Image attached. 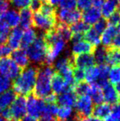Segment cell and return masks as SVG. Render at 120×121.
Here are the masks:
<instances>
[{
	"mask_svg": "<svg viewBox=\"0 0 120 121\" xmlns=\"http://www.w3.org/2000/svg\"><path fill=\"white\" fill-rule=\"evenodd\" d=\"M20 15V25L21 28L24 29H28V28H31V26L32 25V11L30 9L25 8L23 9H21V11L19 12Z\"/></svg>",
	"mask_w": 120,
	"mask_h": 121,
	"instance_id": "cb8c5ba5",
	"label": "cell"
},
{
	"mask_svg": "<svg viewBox=\"0 0 120 121\" xmlns=\"http://www.w3.org/2000/svg\"><path fill=\"white\" fill-rule=\"evenodd\" d=\"M10 3L18 9H23L28 8V5H30L31 0H10Z\"/></svg>",
	"mask_w": 120,
	"mask_h": 121,
	"instance_id": "60d3db41",
	"label": "cell"
},
{
	"mask_svg": "<svg viewBox=\"0 0 120 121\" xmlns=\"http://www.w3.org/2000/svg\"><path fill=\"white\" fill-rule=\"evenodd\" d=\"M116 93H117L118 96H119V100H120V83L116 84Z\"/></svg>",
	"mask_w": 120,
	"mask_h": 121,
	"instance_id": "816d5d0a",
	"label": "cell"
},
{
	"mask_svg": "<svg viewBox=\"0 0 120 121\" xmlns=\"http://www.w3.org/2000/svg\"><path fill=\"white\" fill-rule=\"evenodd\" d=\"M73 91L77 94V96H83V95H90V85L87 82H80L76 84L73 88Z\"/></svg>",
	"mask_w": 120,
	"mask_h": 121,
	"instance_id": "d6a6232c",
	"label": "cell"
},
{
	"mask_svg": "<svg viewBox=\"0 0 120 121\" xmlns=\"http://www.w3.org/2000/svg\"><path fill=\"white\" fill-rule=\"evenodd\" d=\"M0 121H7L5 119H4L2 116H0Z\"/></svg>",
	"mask_w": 120,
	"mask_h": 121,
	"instance_id": "db71d44e",
	"label": "cell"
},
{
	"mask_svg": "<svg viewBox=\"0 0 120 121\" xmlns=\"http://www.w3.org/2000/svg\"><path fill=\"white\" fill-rule=\"evenodd\" d=\"M96 47L88 43L86 41H80L73 44L71 48V55L73 56L82 55V54H93Z\"/></svg>",
	"mask_w": 120,
	"mask_h": 121,
	"instance_id": "7c38bea8",
	"label": "cell"
},
{
	"mask_svg": "<svg viewBox=\"0 0 120 121\" xmlns=\"http://www.w3.org/2000/svg\"><path fill=\"white\" fill-rule=\"evenodd\" d=\"M67 44V43L63 40L61 38H59L58 39L47 45L48 50H47L45 65L53 66L54 60L66 48Z\"/></svg>",
	"mask_w": 120,
	"mask_h": 121,
	"instance_id": "8992f818",
	"label": "cell"
},
{
	"mask_svg": "<svg viewBox=\"0 0 120 121\" xmlns=\"http://www.w3.org/2000/svg\"><path fill=\"white\" fill-rule=\"evenodd\" d=\"M12 49L9 48L8 44H0V59L2 58H5V57L11 55Z\"/></svg>",
	"mask_w": 120,
	"mask_h": 121,
	"instance_id": "f6af8a7d",
	"label": "cell"
},
{
	"mask_svg": "<svg viewBox=\"0 0 120 121\" xmlns=\"http://www.w3.org/2000/svg\"><path fill=\"white\" fill-rule=\"evenodd\" d=\"M9 5L10 2L8 0H0V14H4L8 10Z\"/></svg>",
	"mask_w": 120,
	"mask_h": 121,
	"instance_id": "7dc6e473",
	"label": "cell"
},
{
	"mask_svg": "<svg viewBox=\"0 0 120 121\" xmlns=\"http://www.w3.org/2000/svg\"><path fill=\"white\" fill-rule=\"evenodd\" d=\"M73 110L71 107H61L58 108L57 119L58 121L67 120L72 116Z\"/></svg>",
	"mask_w": 120,
	"mask_h": 121,
	"instance_id": "e575fe53",
	"label": "cell"
},
{
	"mask_svg": "<svg viewBox=\"0 0 120 121\" xmlns=\"http://www.w3.org/2000/svg\"><path fill=\"white\" fill-rule=\"evenodd\" d=\"M55 70L53 66L44 65L40 67L32 94L39 99H44L51 91V79Z\"/></svg>",
	"mask_w": 120,
	"mask_h": 121,
	"instance_id": "7a4b0ae2",
	"label": "cell"
},
{
	"mask_svg": "<svg viewBox=\"0 0 120 121\" xmlns=\"http://www.w3.org/2000/svg\"><path fill=\"white\" fill-rule=\"evenodd\" d=\"M43 3L42 0H31L30 3V9L34 12H37L39 11V9L41 8Z\"/></svg>",
	"mask_w": 120,
	"mask_h": 121,
	"instance_id": "bcb514c9",
	"label": "cell"
},
{
	"mask_svg": "<svg viewBox=\"0 0 120 121\" xmlns=\"http://www.w3.org/2000/svg\"><path fill=\"white\" fill-rule=\"evenodd\" d=\"M57 21L58 23L70 25L80 21L82 13L79 9H60L57 12Z\"/></svg>",
	"mask_w": 120,
	"mask_h": 121,
	"instance_id": "9c48e42d",
	"label": "cell"
},
{
	"mask_svg": "<svg viewBox=\"0 0 120 121\" xmlns=\"http://www.w3.org/2000/svg\"><path fill=\"white\" fill-rule=\"evenodd\" d=\"M112 111V106L107 103H102L93 107V114L95 117L99 119L104 118L111 113Z\"/></svg>",
	"mask_w": 120,
	"mask_h": 121,
	"instance_id": "603a6c76",
	"label": "cell"
},
{
	"mask_svg": "<svg viewBox=\"0 0 120 121\" xmlns=\"http://www.w3.org/2000/svg\"><path fill=\"white\" fill-rule=\"evenodd\" d=\"M74 68L81 69L88 68L94 66L95 60L93 54H82V55L73 56Z\"/></svg>",
	"mask_w": 120,
	"mask_h": 121,
	"instance_id": "8fae6325",
	"label": "cell"
},
{
	"mask_svg": "<svg viewBox=\"0 0 120 121\" xmlns=\"http://www.w3.org/2000/svg\"><path fill=\"white\" fill-rule=\"evenodd\" d=\"M21 69L12 58L8 57L0 59V74L10 79H15L20 74Z\"/></svg>",
	"mask_w": 120,
	"mask_h": 121,
	"instance_id": "ba28073f",
	"label": "cell"
},
{
	"mask_svg": "<svg viewBox=\"0 0 120 121\" xmlns=\"http://www.w3.org/2000/svg\"><path fill=\"white\" fill-rule=\"evenodd\" d=\"M26 50L30 62L39 67L45 65L48 46L44 39V33L37 35L36 39Z\"/></svg>",
	"mask_w": 120,
	"mask_h": 121,
	"instance_id": "3957f363",
	"label": "cell"
},
{
	"mask_svg": "<svg viewBox=\"0 0 120 121\" xmlns=\"http://www.w3.org/2000/svg\"><path fill=\"white\" fill-rule=\"evenodd\" d=\"M40 13L48 17L57 18V10L54 6L52 5L48 2H43L41 6L38 11Z\"/></svg>",
	"mask_w": 120,
	"mask_h": 121,
	"instance_id": "1f68e13d",
	"label": "cell"
},
{
	"mask_svg": "<svg viewBox=\"0 0 120 121\" xmlns=\"http://www.w3.org/2000/svg\"><path fill=\"white\" fill-rule=\"evenodd\" d=\"M9 108L12 120L21 121L27 112V98L24 96H17Z\"/></svg>",
	"mask_w": 120,
	"mask_h": 121,
	"instance_id": "52a82bcc",
	"label": "cell"
},
{
	"mask_svg": "<svg viewBox=\"0 0 120 121\" xmlns=\"http://www.w3.org/2000/svg\"><path fill=\"white\" fill-rule=\"evenodd\" d=\"M11 57H12V60L21 70L27 68L30 64V60L28 57L27 53L23 49L15 50L13 52L11 53Z\"/></svg>",
	"mask_w": 120,
	"mask_h": 121,
	"instance_id": "9a60e30c",
	"label": "cell"
},
{
	"mask_svg": "<svg viewBox=\"0 0 120 121\" xmlns=\"http://www.w3.org/2000/svg\"><path fill=\"white\" fill-rule=\"evenodd\" d=\"M107 22H108V24H109V25H112V26H116V25H119L120 22V11L119 9H117L107 19Z\"/></svg>",
	"mask_w": 120,
	"mask_h": 121,
	"instance_id": "ee69618b",
	"label": "cell"
},
{
	"mask_svg": "<svg viewBox=\"0 0 120 121\" xmlns=\"http://www.w3.org/2000/svg\"><path fill=\"white\" fill-rule=\"evenodd\" d=\"M11 85V81L8 78L0 74V94L7 91Z\"/></svg>",
	"mask_w": 120,
	"mask_h": 121,
	"instance_id": "ab89813d",
	"label": "cell"
},
{
	"mask_svg": "<svg viewBox=\"0 0 120 121\" xmlns=\"http://www.w3.org/2000/svg\"><path fill=\"white\" fill-rule=\"evenodd\" d=\"M74 106L76 107V116L80 120L89 117L93 113V101L89 95L79 96Z\"/></svg>",
	"mask_w": 120,
	"mask_h": 121,
	"instance_id": "5b68a950",
	"label": "cell"
},
{
	"mask_svg": "<svg viewBox=\"0 0 120 121\" xmlns=\"http://www.w3.org/2000/svg\"><path fill=\"white\" fill-rule=\"evenodd\" d=\"M23 35L22 28H14L8 38V45L11 49L17 50L21 45V38Z\"/></svg>",
	"mask_w": 120,
	"mask_h": 121,
	"instance_id": "e0dca14e",
	"label": "cell"
},
{
	"mask_svg": "<svg viewBox=\"0 0 120 121\" xmlns=\"http://www.w3.org/2000/svg\"><path fill=\"white\" fill-rule=\"evenodd\" d=\"M94 0H77V5L79 10L85 11L92 7Z\"/></svg>",
	"mask_w": 120,
	"mask_h": 121,
	"instance_id": "7bdbcfd3",
	"label": "cell"
},
{
	"mask_svg": "<svg viewBox=\"0 0 120 121\" xmlns=\"http://www.w3.org/2000/svg\"><path fill=\"white\" fill-rule=\"evenodd\" d=\"M45 107V103L43 100L37 98L31 94L27 98V112L29 116L34 118H40Z\"/></svg>",
	"mask_w": 120,
	"mask_h": 121,
	"instance_id": "30bf717a",
	"label": "cell"
},
{
	"mask_svg": "<svg viewBox=\"0 0 120 121\" xmlns=\"http://www.w3.org/2000/svg\"><path fill=\"white\" fill-rule=\"evenodd\" d=\"M32 25L34 28L42 30L44 33H47L54 29L58 25V21L57 18L45 16L39 12H37L33 15Z\"/></svg>",
	"mask_w": 120,
	"mask_h": 121,
	"instance_id": "277c9868",
	"label": "cell"
},
{
	"mask_svg": "<svg viewBox=\"0 0 120 121\" xmlns=\"http://www.w3.org/2000/svg\"><path fill=\"white\" fill-rule=\"evenodd\" d=\"M107 60L106 65L114 66H120V48H106Z\"/></svg>",
	"mask_w": 120,
	"mask_h": 121,
	"instance_id": "484cf974",
	"label": "cell"
},
{
	"mask_svg": "<svg viewBox=\"0 0 120 121\" xmlns=\"http://www.w3.org/2000/svg\"><path fill=\"white\" fill-rule=\"evenodd\" d=\"M70 28L73 34H81L84 35L90 29V25L86 24L83 21H78L76 23L71 25Z\"/></svg>",
	"mask_w": 120,
	"mask_h": 121,
	"instance_id": "836d02e7",
	"label": "cell"
},
{
	"mask_svg": "<svg viewBox=\"0 0 120 121\" xmlns=\"http://www.w3.org/2000/svg\"><path fill=\"white\" fill-rule=\"evenodd\" d=\"M77 94L74 93L73 89H68L64 93L59 94L58 97V102L61 107H71L74 106L76 101H77Z\"/></svg>",
	"mask_w": 120,
	"mask_h": 121,
	"instance_id": "5bb4252c",
	"label": "cell"
},
{
	"mask_svg": "<svg viewBox=\"0 0 120 121\" xmlns=\"http://www.w3.org/2000/svg\"><path fill=\"white\" fill-rule=\"evenodd\" d=\"M102 91H103L104 100H106L107 104L112 105V106H115V105H117L120 103L119 96L112 84L108 83L106 86H104L102 88Z\"/></svg>",
	"mask_w": 120,
	"mask_h": 121,
	"instance_id": "4fadbf2b",
	"label": "cell"
},
{
	"mask_svg": "<svg viewBox=\"0 0 120 121\" xmlns=\"http://www.w3.org/2000/svg\"><path fill=\"white\" fill-rule=\"evenodd\" d=\"M37 38V32L36 31L33 29V28H29L25 31L23 33L22 38H21V49H27L31 44H32L34 40Z\"/></svg>",
	"mask_w": 120,
	"mask_h": 121,
	"instance_id": "7402d4cb",
	"label": "cell"
},
{
	"mask_svg": "<svg viewBox=\"0 0 120 121\" xmlns=\"http://www.w3.org/2000/svg\"><path fill=\"white\" fill-rule=\"evenodd\" d=\"M118 2L117 0H106L102 6V12L104 18H109L114 12L118 9Z\"/></svg>",
	"mask_w": 120,
	"mask_h": 121,
	"instance_id": "d4e9b609",
	"label": "cell"
},
{
	"mask_svg": "<svg viewBox=\"0 0 120 121\" xmlns=\"http://www.w3.org/2000/svg\"><path fill=\"white\" fill-rule=\"evenodd\" d=\"M117 2H118V5H119L118 9H120V0H117Z\"/></svg>",
	"mask_w": 120,
	"mask_h": 121,
	"instance_id": "9f6ffc18",
	"label": "cell"
},
{
	"mask_svg": "<svg viewBox=\"0 0 120 121\" xmlns=\"http://www.w3.org/2000/svg\"><path fill=\"white\" fill-rule=\"evenodd\" d=\"M74 78L75 84L83 82L85 79V71L84 69L74 68Z\"/></svg>",
	"mask_w": 120,
	"mask_h": 121,
	"instance_id": "f35d334b",
	"label": "cell"
},
{
	"mask_svg": "<svg viewBox=\"0 0 120 121\" xmlns=\"http://www.w3.org/2000/svg\"><path fill=\"white\" fill-rule=\"evenodd\" d=\"M89 96L91 97L92 101H93L94 104H96V105L102 104L104 100L102 88L95 83L91 84L90 85V92Z\"/></svg>",
	"mask_w": 120,
	"mask_h": 121,
	"instance_id": "4316f807",
	"label": "cell"
},
{
	"mask_svg": "<svg viewBox=\"0 0 120 121\" xmlns=\"http://www.w3.org/2000/svg\"><path fill=\"white\" fill-rule=\"evenodd\" d=\"M39 68V66L31 65L21 70L20 74L12 84L13 91L15 94L28 97L33 93Z\"/></svg>",
	"mask_w": 120,
	"mask_h": 121,
	"instance_id": "6da1fadb",
	"label": "cell"
},
{
	"mask_svg": "<svg viewBox=\"0 0 120 121\" xmlns=\"http://www.w3.org/2000/svg\"><path fill=\"white\" fill-rule=\"evenodd\" d=\"M80 121H103V120L95 117L89 116V117H84V118H82Z\"/></svg>",
	"mask_w": 120,
	"mask_h": 121,
	"instance_id": "681fc988",
	"label": "cell"
},
{
	"mask_svg": "<svg viewBox=\"0 0 120 121\" xmlns=\"http://www.w3.org/2000/svg\"><path fill=\"white\" fill-rule=\"evenodd\" d=\"M110 47L116 48H120V35H117L116 36V38L114 39V40H113Z\"/></svg>",
	"mask_w": 120,
	"mask_h": 121,
	"instance_id": "c3c4849f",
	"label": "cell"
},
{
	"mask_svg": "<svg viewBox=\"0 0 120 121\" xmlns=\"http://www.w3.org/2000/svg\"><path fill=\"white\" fill-rule=\"evenodd\" d=\"M51 89L54 91V94H61L70 89V87H68L64 78L58 72H55L51 79Z\"/></svg>",
	"mask_w": 120,
	"mask_h": 121,
	"instance_id": "2e32d148",
	"label": "cell"
},
{
	"mask_svg": "<svg viewBox=\"0 0 120 121\" xmlns=\"http://www.w3.org/2000/svg\"><path fill=\"white\" fill-rule=\"evenodd\" d=\"M116 107H117V109L119 110V112H120V103H119V104H117V105H116Z\"/></svg>",
	"mask_w": 120,
	"mask_h": 121,
	"instance_id": "11a10c76",
	"label": "cell"
},
{
	"mask_svg": "<svg viewBox=\"0 0 120 121\" xmlns=\"http://www.w3.org/2000/svg\"><path fill=\"white\" fill-rule=\"evenodd\" d=\"M118 29L116 26H112L109 25V27L106 28L104 32L102 34V38H101V42L103 44V46L106 48H109L111 46L113 40L116 36L118 35Z\"/></svg>",
	"mask_w": 120,
	"mask_h": 121,
	"instance_id": "ffe728a7",
	"label": "cell"
},
{
	"mask_svg": "<svg viewBox=\"0 0 120 121\" xmlns=\"http://www.w3.org/2000/svg\"><path fill=\"white\" fill-rule=\"evenodd\" d=\"M60 2H61V0H49L48 2H50L52 5L54 6V5H57L58 4H59Z\"/></svg>",
	"mask_w": 120,
	"mask_h": 121,
	"instance_id": "f5cc1de1",
	"label": "cell"
},
{
	"mask_svg": "<svg viewBox=\"0 0 120 121\" xmlns=\"http://www.w3.org/2000/svg\"><path fill=\"white\" fill-rule=\"evenodd\" d=\"M16 97L17 94L13 90H8L0 94V113L10 107Z\"/></svg>",
	"mask_w": 120,
	"mask_h": 121,
	"instance_id": "44dd1931",
	"label": "cell"
},
{
	"mask_svg": "<svg viewBox=\"0 0 120 121\" xmlns=\"http://www.w3.org/2000/svg\"><path fill=\"white\" fill-rule=\"evenodd\" d=\"M107 25H108L107 19H106V18H104L103 17V18H99V19L94 24L93 28L99 35H101V34H103L104 32V31L106 30V28H107Z\"/></svg>",
	"mask_w": 120,
	"mask_h": 121,
	"instance_id": "74e56055",
	"label": "cell"
},
{
	"mask_svg": "<svg viewBox=\"0 0 120 121\" xmlns=\"http://www.w3.org/2000/svg\"><path fill=\"white\" fill-rule=\"evenodd\" d=\"M117 29H118V31H120V22L119 23V26H118V28H117Z\"/></svg>",
	"mask_w": 120,
	"mask_h": 121,
	"instance_id": "6f0895ef",
	"label": "cell"
},
{
	"mask_svg": "<svg viewBox=\"0 0 120 121\" xmlns=\"http://www.w3.org/2000/svg\"><path fill=\"white\" fill-rule=\"evenodd\" d=\"M109 80L112 84L120 83V66H114L109 70Z\"/></svg>",
	"mask_w": 120,
	"mask_h": 121,
	"instance_id": "8d00e7d4",
	"label": "cell"
},
{
	"mask_svg": "<svg viewBox=\"0 0 120 121\" xmlns=\"http://www.w3.org/2000/svg\"><path fill=\"white\" fill-rule=\"evenodd\" d=\"M10 33V28L2 18L0 19V44H5Z\"/></svg>",
	"mask_w": 120,
	"mask_h": 121,
	"instance_id": "d590c367",
	"label": "cell"
},
{
	"mask_svg": "<svg viewBox=\"0 0 120 121\" xmlns=\"http://www.w3.org/2000/svg\"><path fill=\"white\" fill-rule=\"evenodd\" d=\"M99 76V70L98 66H92L86 69L85 71V79L87 83L93 84L95 83Z\"/></svg>",
	"mask_w": 120,
	"mask_h": 121,
	"instance_id": "4dcf8cb0",
	"label": "cell"
},
{
	"mask_svg": "<svg viewBox=\"0 0 120 121\" xmlns=\"http://www.w3.org/2000/svg\"><path fill=\"white\" fill-rule=\"evenodd\" d=\"M83 38L86 41L90 44H92L94 47L98 46L101 43L100 35L98 34L93 28H90L85 35H83Z\"/></svg>",
	"mask_w": 120,
	"mask_h": 121,
	"instance_id": "f546056e",
	"label": "cell"
},
{
	"mask_svg": "<svg viewBox=\"0 0 120 121\" xmlns=\"http://www.w3.org/2000/svg\"><path fill=\"white\" fill-rule=\"evenodd\" d=\"M82 18L83 22L87 25H93L101 18V11L100 9H98L93 6L90 9H87L82 13Z\"/></svg>",
	"mask_w": 120,
	"mask_h": 121,
	"instance_id": "ac0fdd59",
	"label": "cell"
},
{
	"mask_svg": "<svg viewBox=\"0 0 120 121\" xmlns=\"http://www.w3.org/2000/svg\"><path fill=\"white\" fill-rule=\"evenodd\" d=\"M21 121H37V120L33 117L27 115V116H25L21 120Z\"/></svg>",
	"mask_w": 120,
	"mask_h": 121,
	"instance_id": "f907efd6",
	"label": "cell"
},
{
	"mask_svg": "<svg viewBox=\"0 0 120 121\" xmlns=\"http://www.w3.org/2000/svg\"><path fill=\"white\" fill-rule=\"evenodd\" d=\"M103 1H104V2H105V1H106V0H103Z\"/></svg>",
	"mask_w": 120,
	"mask_h": 121,
	"instance_id": "680465c9",
	"label": "cell"
},
{
	"mask_svg": "<svg viewBox=\"0 0 120 121\" xmlns=\"http://www.w3.org/2000/svg\"><path fill=\"white\" fill-rule=\"evenodd\" d=\"M93 53L94 60H95L96 65H98V66L106 65L107 60V48L106 47H96Z\"/></svg>",
	"mask_w": 120,
	"mask_h": 121,
	"instance_id": "83f0119b",
	"label": "cell"
},
{
	"mask_svg": "<svg viewBox=\"0 0 120 121\" xmlns=\"http://www.w3.org/2000/svg\"><path fill=\"white\" fill-rule=\"evenodd\" d=\"M59 4L61 9H74L77 6V0H61Z\"/></svg>",
	"mask_w": 120,
	"mask_h": 121,
	"instance_id": "b9f144b4",
	"label": "cell"
},
{
	"mask_svg": "<svg viewBox=\"0 0 120 121\" xmlns=\"http://www.w3.org/2000/svg\"><path fill=\"white\" fill-rule=\"evenodd\" d=\"M2 19L7 24L9 28H16L20 22L19 12L15 9L7 10L2 15Z\"/></svg>",
	"mask_w": 120,
	"mask_h": 121,
	"instance_id": "d6986e66",
	"label": "cell"
},
{
	"mask_svg": "<svg viewBox=\"0 0 120 121\" xmlns=\"http://www.w3.org/2000/svg\"><path fill=\"white\" fill-rule=\"evenodd\" d=\"M55 30L60 35V37L67 43L69 41L71 40L73 33L69 25H67L65 24L58 23V25H57V26L55 28Z\"/></svg>",
	"mask_w": 120,
	"mask_h": 121,
	"instance_id": "f1b7e54d",
	"label": "cell"
}]
</instances>
